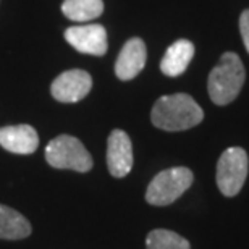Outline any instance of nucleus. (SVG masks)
Here are the masks:
<instances>
[{"instance_id": "obj_1", "label": "nucleus", "mask_w": 249, "mask_h": 249, "mask_svg": "<svg viewBox=\"0 0 249 249\" xmlns=\"http://www.w3.org/2000/svg\"><path fill=\"white\" fill-rule=\"evenodd\" d=\"M204 112L191 96L183 92L162 96L154 104L151 122L163 131H185L202 122Z\"/></svg>"}, {"instance_id": "obj_2", "label": "nucleus", "mask_w": 249, "mask_h": 249, "mask_svg": "<svg viewBox=\"0 0 249 249\" xmlns=\"http://www.w3.org/2000/svg\"><path fill=\"white\" fill-rule=\"evenodd\" d=\"M245 79L246 73L241 58L235 52L223 53L220 62L213 67L209 74V97L215 106H228L238 97L243 84H245Z\"/></svg>"}, {"instance_id": "obj_3", "label": "nucleus", "mask_w": 249, "mask_h": 249, "mask_svg": "<svg viewBox=\"0 0 249 249\" xmlns=\"http://www.w3.org/2000/svg\"><path fill=\"white\" fill-rule=\"evenodd\" d=\"M46 160L58 170L86 173L92 168V157L78 138L62 134L52 139L46 147Z\"/></svg>"}, {"instance_id": "obj_4", "label": "nucleus", "mask_w": 249, "mask_h": 249, "mask_svg": "<svg viewBox=\"0 0 249 249\" xmlns=\"http://www.w3.org/2000/svg\"><path fill=\"white\" fill-rule=\"evenodd\" d=\"M194 175L186 167H173L162 170L152 178L146 191V201L151 206H170L193 185Z\"/></svg>"}, {"instance_id": "obj_5", "label": "nucleus", "mask_w": 249, "mask_h": 249, "mask_svg": "<svg viewBox=\"0 0 249 249\" xmlns=\"http://www.w3.org/2000/svg\"><path fill=\"white\" fill-rule=\"evenodd\" d=\"M249 159L243 147H228L217 162V186L227 197L241 191L248 177Z\"/></svg>"}, {"instance_id": "obj_6", "label": "nucleus", "mask_w": 249, "mask_h": 249, "mask_svg": "<svg viewBox=\"0 0 249 249\" xmlns=\"http://www.w3.org/2000/svg\"><path fill=\"white\" fill-rule=\"evenodd\" d=\"M92 88L91 74L84 70H68L55 78L51 92L55 101L65 104L79 102L89 94Z\"/></svg>"}, {"instance_id": "obj_7", "label": "nucleus", "mask_w": 249, "mask_h": 249, "mask_svg": "<svg viewBox=\"0 0 249 249\" xmlns=\"http://www.w3.org/2000/svg\"><path fill=\"white\" fill-rule=\"evenodd\" d=\"M65 39L71 47L81 53L101 57L107 52V31L102 24H84L71 26L65 31Z\"/></svg>"}, {"instance_id": "obj_8", "label": "nucleus", "mask_w": 249, "mask_h": 249, "mask_svg": "<svg viewBox=\"0 0 249 249\" xmlns=\"http://www.w3.org/2000/svg\"><path fill=\"white\" fill-rule=\"evenodd\" d=\"M107 167L112 177L123 178L133 168V144L123 129H113L107 141Z\"/></svg>"}, {"instance_id": "obj_9", "label": "nucleus", "mask_w": 249, "mask_h": 249, "mask_svg": "<svg viewBox=\"0 0 249 249\" xmlns=\"http://www.w3.org/2000/svg\"><path fill=\"white\" fill-rule=\"evenodd\" d=\"M147 60L146 44L142 39L133 37L124 44L115 62V74L122 81H129L142 71Z\"/></svg>"}, {"instance_id": "obj_10", "label": "nucleus", "mask_w": 249, "mask_h": 249, "mask_svg": "<svg viewBox=\"0 0 249 249\" xmlns=\"http://www.w3.org/2000/svg\"><path fill=\"white\" fill-rule=\"evenodd\" d=\"M0 146L8 152L28 156L39 146L37 131L31 124H13L0 128Z\"/></svg>"}, {"instance_id": "obj_11", "label": "nucleus", "mask_w": 249, "mask_h": 249, "mask_svg": "<svg viewBox=\"0 0 249 249\" xmlns=\"http://www.w3.org/2000/svg\"><path fill=\"white\" fill-rule=\"evenodd\" d=\"M194 57V44L186 39H178L167 49L160 62V70L165 76L177 78L186 71L188 65Z\"/></svg>"}, {"instance_id": "obj_12", "label": "nucleus", "mask_w": 249, "mask_h": 249, "mask_svg": "<svg viewBox=\"0 0 249 249\" xmlns=\"http://www.w3.org/2000/svg\"><path fill=\"white\" fill-rule=\"evenodd\" d=\"M31 235V225L21 213L12 207L0 204V238L2 240H23Z\"/></svg>"}, {"instance_id": "obj_13", "label": "nucleus", "mask_w": 249, "mask_h": 249, "mask_svg": "<svg viewBox=\"0 0 249 249\" xmlns=\"http://www.w3.org/2000/svg\"><path fill=\"white\" fill-rule=\"evenodd\" d=\"M62 12L71 21L86 23L101 17L104 12V2L102 0H65L62 3Z\"/></svg>"}, {"instance_id": "obj_14", "label": "nucleus", "mask_w": 249, "mask_h": 249, "mask_svg": "<svg viewBox=\"0 0 249 249\" xmlns=\"http://www.w3.org/2000/svg\"><path fill=\"white\" fill-rule=\"evenodd\" d=\"M147 249H191L189 241L170 230H152L146 238Z\"/></svg>"}, {"instance_id": "obj_15", "label": "nucleus", "mask_w": 249, "mask_h": 249, "mask_svg": "<svg viewBox=\"0 0 249 249\" xmlns=\"http://www.w3.org/2000/svg\"><path fill=\"white\" fill-rule=\"evenodd\" d=\"M240 33L246 51L249 52V10H245L240 17Z\"/></svg>"}]
</instances>
